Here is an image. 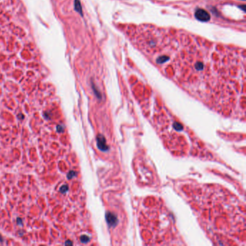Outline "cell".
<instances>
[{
  "label": "cell",
  "mask_w": 246,
  "mask_h": 246,
  "mask_svg": "<svg viewBox=\"0 0 246 246\" xmlns=\"http://www.w3.org/2000/svg\"><path fill=\"white\" fill-rule=\"evenodd\" d=\"M132 43L185 90L214 110L244 117V50L218 46L183 31L149 25L129 30Z\"/></svg>",
  "instance_id": "obj_1"
},
{
  "label": "cell",
  "mask_w": 246,
  "mask_h": 246,
  "mask_svg": "<svg viewBox=\"0 0 246 246\" xmlns=\"http://www.w3.org/2000/svg\"><path fill=\"white\" fill-rule=\"evenodd\" d=\"M197 17L201 20H207L209 18V16L205 11L200 10L197 12Z\"/></svg>",
  "instance_id": "obj_2"
},
{
  "label": "cell",
  "mask_w": 246,
  "mask_h": 246,
  "mask_svg": "<svg viewBox=\"0 0 246 246\" xmlns=\"http://www.w3.org/2000/svg\"><path fill=\"white\" fill-rule=\"evenodd\" d=\"M74 7H75V9L79 12L80 14H82V10L81 8V4L79 0H75L74 1Z\"/></svg>",
  "instance_id": "obj_3"
},
{
  "label": "cell",
  "mask_w": 246,
  "mask_h": 246,
  "mask_svg": "<svg viewBox=\"0 0 246 246\" xmlns=\"http://www.w3.org/2000/svg\"><path fill=\"white\" fill-rule=\"evenodd\" d=\"M90 237H88L87 235H85L81 236V238H80V241L82 243H87V242L90 241Z\"/></svg>",
  "instance_id": "obj_4"
},
{
  "label": "cell",
  "mask_w": 246,
  "mask_h": 246,
  "mask_svg": "<svg viewBox=\"0 0 246 246\" xmlns=\"http://www.w3.org/2000/svg\"><path fill=\"white\" fill-rule=\"evenodd\" d=\"M69 190V186L67 185H63L61 188H60V192L61 193H66L67 191Z\"/></svg>",
  "instance_id": "obj_5"
},
{
  "label": "cell",
  "mask_w": 246,
  "mask_h": 246,
  "mask_svg": "<svg viewBox=\"0 0 246 246\" xmlns=\"http://www.w3.org/2000/svg\"><path fill=\"white\" fill-rule=\"evenodd\" d=\"M76 175H77V173H76L74 170H71V171H70V172L67 174V178H68V179H71V178H73Z\"/></svg>",
  "instance_id": "obj_6"
},
{
  "label": "cell",
  "mask_w": 246,
  "mask_h": 246,
  "mask_svg": "<svg viewBox=\"0 0 246 246\" xmlns=\"http://www.w3.org/2000/svg\"><path fill=\"white\" fill-rule=\"evenodd\" d=\"M56 129H57V131H58L59 132H62L63 130H64V127H63L62 126H61V125H58L57 127H56Z\"/></svg>",
  "instance_id": "obj_7"
},
{
  "label": "cell",
  "mask_w": 246,
  "mask_h": 246,
  "mask_svg": "<svg viewBox=\"0 0 246 246\" xmlns=\"http://www.w3.org/2000/svg\"><path fill=\"white\" fill-rule=\"evenodd\" d=\"M73 243L71 242V241H69V240H67L66 243H65V245H72Z\"/></svg>",
  "instance_id": "obj_8"
}]
</instances>
